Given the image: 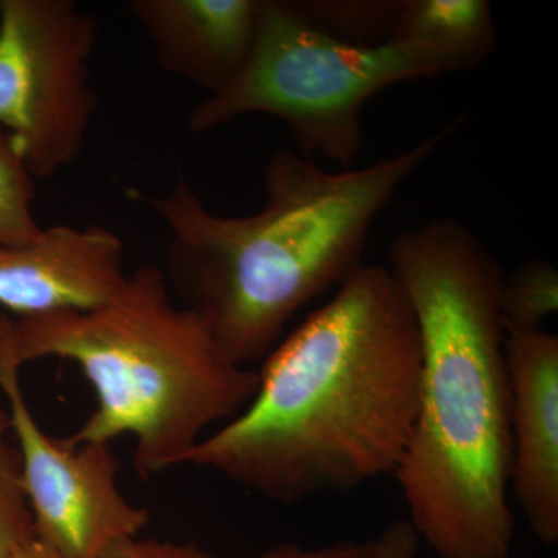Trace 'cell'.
Segmentation results:
<instances>
[{
  "mask_svg": "<svg viewBox=\"0 0 558 558\" xmlns=\"http://www.w3.org/2000/svg\"><path fill=\"white\" fill-rule=\"evenodd\" d=\"M461 121L368 167L337 172L275 150L264 170L266 201L247 216L209 211L182 175L167 196L137 193L170 231L161 270L171 295L207 322L234 362H263L301 307L362 266L380 213Z\"/></svg>",
  "mask_w": 558,
  "mask_h": 558,
  "instance_id": "cell-3",
  "label": "cell"
},
{
  "mask_svg": "<svg viewBox=\"0 0 558 558\" xmlns=\"http://www.w3.org/2000/svg\"><path fill=\"white\" fill-rule=\"evenodd\" d=\"M421 538L409 520H396L366 539H344L333 545L306 548L296 542H281L255 558H417Z\"/></svg>",
  "mask_w": 558,
  "mask_h": 558,
  "instance_id": "cell-16",
  "label": "cell"
},
{
  "mask_svg": "<svg viewBox=\"0 0 558 558\" xmlns=\"http://www.w3.org/2000/svg\"><path fill=\"white\" fill-rule=\"evenodd\" d=\"M389 40L439 62L447 73L480 68L497 49L486 0H400Z\"/></svg>",
  "mask_w": 558,
  "mask_h": 558,
  "instance_id": "cell-11",
  "label": "cell"
},
{
  "mask_svg": "<svg viewBox=\"0 0 558 558\" xmlns=\"http://www.w3.org/2000/svg\"><path fill=\"white\" fill-rule=\"evenodd\" d=\"M97 22L72 0H2L0 126L33 178L78 159L98 108L89 61Z\"/></svg>",
  "mask_w": 558,
  "mask_h": 558,
  "instance_id": "cell-6",
  "label": "cell"
},
{
  "mask_svg": "<svg viewBox=\"0 0 558 558\" xmlns=\"http://www.w3.org/2000/svg\"><path fill=\"white\" fill-rule=\"evenodd\" d=\"M53 357L78 366L97 399L65 439L112 444L132 436L143 480L180 468L258 388V371L227 354L207 322L174 300L156 266L138 267L95 310L33 317L0 311V371Z\"/></svg>",
  "mask_w": 558,
  "mask_h": 558,
  "instance_id": "cell-4",
  "label": "cell"
},
{
  "mask_svg": "<svg viewBox=\"0 0 558 558\" xmlns=\"http://www.w3.org/2000/svg\"><path fill=\"white\" fill-rule=\"evenodd\" d=\"M126 278L123 241L98 223H62L31 244H0V311L13 317L95 310Z\"/></svg>",
  "mask_w": 558,
  "mask_h": 558,
  "instance_id": "cell-9",
  "label": "cell"
},
{
  "mask_svg": "<svg viewBox=\"0 0 558 558\" xmlns=\"http://www.w3.org/2000/svg\"><path fill=\"white\" fill-rule=\"evenodd\" d=\"M389 263L421 336L416 424L395 473L411 526L439 558H509L515 517L505 270L453 218L402 231Z\"/></svg>",
  "mask_w": 558,
  "mask_h": 558,
  "instance_id": "cell-2",
  "label": "cell"
},
{
  "mask_svg": "<svg viewBox=\"0 0 558 558\" xmlns=\"http://www.w3.org/2000/svg\"><path fill=\"white\" fill-rule=\"evenodd\" d=\"M296 2V0H295ZM400 2V0H399ZM399 2H296L299 9L323 31L357 44L387 43L398 16Z\"/></svg>",
  "mask_w": 558,
  "mask_h": 558,
  "instance_id": "cell-14",
  "label": "cell"
},
{
  "mask_svg": "<svg viewBox=\"0 0 558 558\" xmlns=\"http://www.w3.org/2000/svg\"><path fill=\"white\" fill-rule=\"evenodd\" d=\"M0 389L9 400L35 538L62 558H101L113 543L138 537L149 512L121 492L112 444L47 435L24 398L20 371H0Z\"/></svg>",
  "mask_w": 558,
  "mask_h": 558,
  "instance_id": "cell-7",
  "label": "cell"
},
{
  "mask_svg": "<svg viewBox=\"0 0 558 558\" xmlns=\"http://www.w3.org/2000/svg\"><path fill=\"white\" fill-rule=\"evenodd\" d=\"M510 388V487L532 534L558 543V337L506 329Z\"/></svg>",
  "mask_w": 558,
  "mask_h": 558,
  "instance_id": "cell-8",
  "label": "cell"
},
{
  "mask_svg": "<svg viewBox=\"0 0 558 558\" xmlns=\"http://www.w3.org/2000/svg\"><path fill=\"white\" fill-rule=\"evenodd\" d=\"M101 558H220L197 543L165 542L157 538H124L106 549Z\"/></svg>",
  "mask_w": 558,
  "mask_h": 558,
  "instance_id": "cell-17",
  "label": "cell"
},
{
  "mask_svg": "<svg viewBox=\"0 0 558 558\" xmlns=\"http://www.w3.org/2000/svg\"><path fill=\"white\" fill-rule=\"evenodd\" d=\"M428 54L396 40L357 44L323 31L295 0H266L247 64L226 89L189 113L194 134L245 116L281 120L301 156L349 170L363 145L362 113L396 84L444 75Z\"/></svg>",
  "mask_w": 558,
  "mask_h": 558,
  "instance_id": "cell-5",
  "label": "cell"
},
{
  "mask_svg": "<svg viewBox=\"0 0 558 558\" xmlns=\"http://www.w3.org/2000/svg\"><path fill=\"white\" fill-rule=\"evenodd\" d=\"M266 0H131L161 69L209 95L247 64Z\"/></svg>",
  "mask_w": 558,
  "mask_h": 558,
  "instance_id": "cell-10",
  "label": "cell"
},
{
  "mask_svg": "<svg viewBox=\"0 0 558 558\" xmlns=\"http://www.w3.org/2000/svg\"><path fill=\"white\" fill-rule=\"evenodd\" d=\"M35 178L16 140L0 126V244L25 245L38 240L40 229L33 215Z\"/></svg>",
  "mask_w": 558,
  "mask_h": 558,
  "instance_id": "cell-12",
  "label": "cell"
},
{
  "mask_svg": "<svg viewBox=\"0 0 558 558\" xmlns=\"http://www.w3.org/2000/svg\"><path fill=\"white\" fill-rule=\"evenodd\" d=\"M35 538L21 478V457L11 433L10 416L0 409V558Z\"/></svg>",
  "mask_w": 558,
  "mask_h": 558,
  "instance_id": "cell-15",
  "label": "cell"
},
{
  "mask_svg": "<svg viewBox=\"0 0 558 558\" xmlns=\"http://www.w3.org/2000/svg\"><path fill=\"white\" fill-rule=\"evenodd\" d=\"M499 307L506 329L543 328L558 311V270L545 259H531L505 274Z\"/></svg>",
  "mask_w": 558,
  "mask_h": 558,
  "instance_id": "cell-13",
  "label": "cell"
},
{
  "mask_svg": "<svg viewBox=\"0 0 558 558\" xmlns=\"http://www.w3.org/2000/svg\"><path fill=\"white\" fill-rule=\"evenodd\" d=\"M0 5H2V0H0Z\"/></svg>",
  "mask_w": 558,
  "mask_h": 558,
  "instance_id": "cell-19",
  "label": "cell"
},
{
  "mask_svg": "<svg viewBox=\"0 0 558 558\" xmlns=\"http://www.w3.org/2000/svg\"><path fill=\"white\" fill-rule=\"evenodd\" d=\"M421 362L409 296L387 267L362 264L278 341L248 405L182 465L288 506L395 476L416 424Z\"/></svg>",
  "mask_w": 558,
  "mask_h": 558,
  "instance_id": "cell-1",
  "label": "cell"
},
{
  "mask_svg": "<svg viewBox=\"0 0 558 558\" xmlns=\"http://www.w3.org/2000/svg\"><path fill=\"white\" fill-rule=\"evenodd\" d=\"M9 558H62L54 553L53 549H50L49 546L40 543L39 539L32 538L28 542L22 543L21 546H17L13 553L10 554Z\"/></svg>",
  "mask_w": 558,
  "mask_h": 558,
  "instance_id": "cell-18",
  "label": "cell"
}]
</instances>
